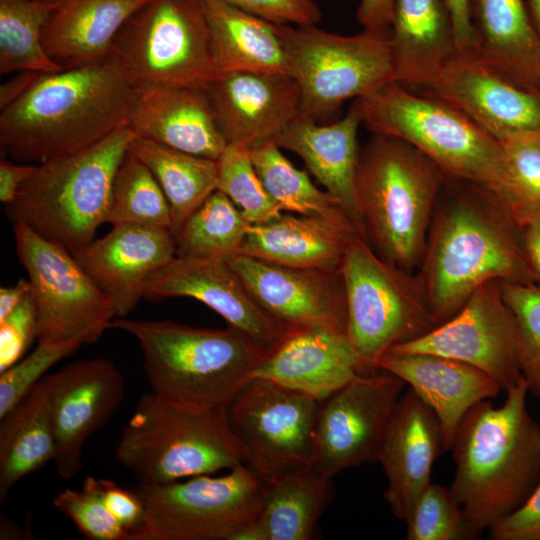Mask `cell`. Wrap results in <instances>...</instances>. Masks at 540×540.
Returning <instances> with one entry per match:
<instances>
[{
	"label": "cell",
	"mask_w": 540,
	"mask_h": 540,
	"mask_svg": "<svg viewBox=\"0 0 540 540\" xmlns=\"http://www.w3.org/2000/svg\"><path fill=\"white\" fill-rule=\"evenodd\" d=\"M416 275L436 326L489 281L537 284L506 206L491 192L449 176Z\"/></svg>",
	"instance_id": "cell-1"
},
{
	"label": "cell",
	"mask_w": 540,
	"mask_h": 540,
	"mask_svg": "<svg viewBox=\"0 0 540 540\" xmlns=\"http://www.w3.org/2000/svg\"><path fill=\"white\" fill-rule=\"evenodd\" d=\"M134 96V85L111 56L42 73L0 110L2 156L38 165L88 148L128 125Z\"/></svg>",
	"instance_id": "cell-2"
},
{
	"label": "cell",
	"mask_w": 540,
	"mask_h": 540,
	"mask_svg": "<svg viewBox=\"0 0 540 540\" xmlns=\"http://www.w3.org/2000/svg\"><path fill=\"white\" fill-rule=\"evenodd\" d=\"M528 393L522 376L501 406L480 401L456 431L450 489L481 531L518 510L540 481V424L527 409Z\"/></svg>",
	"instance_id": "cell-3"
},
{
	"label": "cell",
	"mask_w": 540,
	"mask_h": 540,
	"mask_svg": "<svg viewBox=\"0 0 540 540\" xmlns=\"http://www.w3.org/2000/svg\"><path fill=\"white\" fill-rule=\"evenodd\" d=\"M447 177L400 138L372 133L360 148L358 209L364 238L383 260L409 273L418 270Z\"/></svg>",
	"instance_id": "cell-4"
},
{
	"label": "cell",
	"mask_w": 540,
	"mask_h": 540,
	"mask_svg": "<svg viewBox=\"0 0 540 540\" xmlns=\"http://www.w3.org/2000/svg\"><path fill=\"white\" fill-rule=\"evenodd\" d=\"M109 328L138 342L152 392L187 408H226L266 350L240 331L198 328L171 320L114 318Z\"/></svg>",
	"instance_id": "cell-5"
},
{
	"label": "cell",
	"mask_w": 540,
	"mask_h": 540,
	"mask_svg": "<svg viewBox=\"0 0 540 540\" xmlns=\"http://www.w3.org/2000/svg\"><path fill=\"white\" fill-rule=\"evenodd\" d=\"M353 103L372 133L408 142L447 176L491 192L507 207L509 183L503 147L460 109L395 81Z\"/></svg>",
	"instance_id": "cell-6"
},
{
	"label": "cell",
	"mask_w": 540,
	"mask_h": 540,
	"mask_svg": "<svg viewBox=\"0 0 540 540\" xmlns=\"http://www.w3.org/2000/svg\"><path fill=\"white\" fill-rule=\"evenodd\" d=\"M135 137L127 125L88 148L36 165L5 206L8 219L78 254L106 223L116 171Z\"/></svg>",
	"instance_id": "cell-7"
},
{
	"label": "cell",
	"mask_w": 540,
	"mask_h": 540,
	"mask_svg": "<svg viewBox=\"0 0 540 540\" xmlns=\"http://www.w3.org/2000/svg\"><path fill=\"white\" fill-rule=\"evenodd\" d=\"M117 461L139 485L211 475L244 464L226 408L196 410L152 391L138 400L116 447Z\"/></svg>",
	"instance_id": "cell-8"
},
{
	"label": "cell",
	"mask_w": 540,
	"mask_h": 540,
	"mask_svg": "<svg viewBox=\"0 0 540 540\" xmlns=\"http://www.w3.org/2000/svg\"><path fill=\"white\" fill-rule=\"evenodd\" d=\"M277 26L300 90L301 117L323 121L346 100L395 81L390 29L342 36L316 25Z\"/></svg>",
	"instance_id": "cell-9"
},
{
	"label": "cell",
	"mask_w": 540,
	"mask_h": 540,
	"mask_svg": "<svg viewBox=\"0 0 540 540\" xmlns=\"http://www.w3.org/2000/svg\"><path fill=\"white\" fill-rule=\"evenodd\" d=\"M347 333L365 373L391 348L436 326L417 275L383 260L360 235L340 268Z\"/></svg>",
	"instance_id": "cell-10"
},
{
	"label": "cell",
	"mask_w": 540,
	"mask_h": 540,
	"mask_svg": "<svg viewBox=\"0 0 540 540\" xmlns=\"http://www.w3.org/2000/svg\"><path fill=\"white\" fill-rule=\"evenodd\" d=\"M110 56L135 88L207 87L219 76L201 0H149L121 27Z\"/></svg>",
	"instance_id": "cell-11"
},
{
	"label": "cell",
	"mask_w": 540,
	"mask_h": 540,
	"mask_svg": "<svg viewBox=\"0 0 540 540\" xmlns=\"http://www.w3.org/2000/svg\"><path fill=\"white\" fill-rule=\"evenodd\" d=\"M136 492L145 521L135 540H232L258 518L262 480L242 464L222 476L139 485Z\"/></svg>",
	"instance_id": "cell-12"
},
{
	"label": "cell",
	"mask_w": 540,
	"mask_h": 540,
	"mask_svg": "<svg viewBox=\"0 0 540 540\" xmlns=\"http://www.w3.org/2000/svg\"><path fill=\"white\" fill-rule=\"evenodd\" d=\"M16 254L26 270L38 316V339L96 342L116 318L114 304L75 256L23 223L13 225Z\"/></svg>",
	"instance_id": "cell-13"
},
{
	"label": "cell",
	"mask_w": 540,
	"mask_h": 540,
	"mask_svg": "<svg viewBox=\"0 0 540 540\" xmlns=\"http://www.w3.org/2000/svg\"><path fill=\"white\" fill-rule=\"evenodd\" d=\"M319 407L309 395L252 377L226 407L244 464L262 480L310 464Z\"/></svg>",
	"instance_id": "cell-14"
},
{
	"label": "cell",
	"mask_w": 540,
	"mask_h": 540,
	"mask_svg": "<svg viewBox=\"0 0 540 540\" xmlns=\"http://www.w3.org/2000/svg\"><path fill=\"white\" fill-rule=\"evenodd\" d=\"M406 383L377 369L361 373L320 401L311 464L334 477L374 462Z\"/></svg>",
	"instance_id": "cell-15"
},
{
	"label": "cell",
	"mask_w": 540,
	"mask_h": 540,
	"mask_svg": "<svg viewBox=\"0 0 540 540\" xmlns=\"http://www.w3.org/2000/svg\"><path fill=\"white\" fill-rule=\"evenodd\" d=\"M388 352L465 362L491 376L505 393L522 377L515 319L497 280L476 289L450 319Z\"/></svg>",
	"instance_id": "cell-16"
},
{
	"label": "cell",
	"mask_w": 540,
	"mask_h": 540,
	"mask_svg": "<svg viewBox=\"0 0 540 540\" xmlns=\"http://www.w3.org/2000/svg\"><path fill=\"white\" fill-rule=\"evenodd\" d=\"M51 380V405L56 440L53 459L58 475L69 480L81 469L84 444L120 406L124 377L108 359L72 362Z\"/></svg>",
	"instance_id": "cell-17"
},
{
	"label": "cell",
	"mask_w": 540,
	"mask_h": 540,
	"mask_svg": "<svg viewBox=\"0 0 540 540\" xmlns=\"http://www.w3.org/2000/svg\"><path fill=\"white\" fill-rule=\"evenodd\" d=\"M259 305L287 327H331L347 331L340 270L299 268L237 254L228 261Z\"/></svg>",
	"instance_id": "cell-18"
},
{
	"label": "cell",
	"mask_w": 540,
	"mask_h": 540,
	"mask_svg": "<svg viewBox=\"0 0 540 540\" xmlns=\"http://www.w3.org/2000/svg\"><path fill=\"white\" fill-rule=\"evenodd\" d=\"M196 299L266 351L290 329L272 318L256 301L228 262L174 256L146 281L144 298Z\"/></svg>",
	"instance_id": "cell-19"
},
{
	"label": "cell",
	"mask_w": 540,
	"mask_h": 540,
	"mask_svg": "<svg viewBox=\"0 0 540 540\" xmlns=\"http://www.w3.org/2000/svg\"><path fill=\"white\" fill-rule=\"evenodd\" d=\"M206 88L227 143L249 150L275 143L299 116L300 90L291 75L230 72Z\"/></svg>",
	"instance_id": "cell-20"
},
{
	"label": "cell",
	"mask_w": 540,
	"mask_h": 540,
	"mask_svg": "<svg viewBox=\"0 0 540 540\" xmlns=\"http://www.w3.org/2000/svg\"><path fill=\"white\" fill-rule=\"evenodd\" d=\"M423 93L454 105L498 141L540 132V92L513 84L471 55L457 53Z\"/></svg>",
	"instance_id": "cell-21"
},
{
	"label": "cell",
	"mask_w": 540,
	"mask_h": 540,
	"mask_svg": "<svg viewBox=\"0 0 540 540\" xmlns=\"http://www.w3.org/2000/svg\"><path fill=\"white\" fill-rule=\"evenodd\" d=\"M444 450L438 418L408 387L393 410L377 459L387 478L384 499L398 520L406 523L409 519Z\"/></svg>",
	"instance_id": "cell-22"
},
{
	"label": "cell",
	"mask_w": 540,
	"mask_h": 540,
	"mask_svg": "<svg viewBox=\"0 0 540 540\" xmlns=\"http://www.w3.org/2000/svg\"><path fill=\"white\" fill-rule=\"evenodd\" d=\"M361 373L346 330L313 326L290 329L265 352L253 377L322 401Z\"/></svg>",
	"instance_id": "cell-23"
},
{
	"label": "cell",
	"mask_w": 540,
	"mask_h": 540,
	"mask_svg": "<svg viewBox=\"0 0 540 540\" xmlns=\"http://www.w3.org/2000/svg\"><path fill=\"white\" fill-rule=\"evenodd\" d=\"M169 230L135 225L112 226L74 255L93 282L112 300L116 318H125L144 298L147 279L175 256Z\"/></svg>",
	"instance_id": "cell-24"
},
{
	"label": "cell",
	"mask_w": 540,
	"mask_h": 540,
	"mask_svg": "<svg viewBox=\"0 0 540 540\" xmlns=\"http://www.w3.org/2000/svg\"><path fill=\"white\" fill-rule=\"evenodd\" d=\"M128 127L137 137L213 160L227 145L203 86L135 88Z\"/></svg>",
	"instance_id": "cell-25"
},
{
	"label": "cell",
	"mask_w": 540,
	"mask_h": 540,
	"mask_svg": "<svg viewBox=\"0 0 540 540\" xmlns=\"http://www.w3.org/2000/svg\"><path fill=\"white\" fill-rule=\"evenodd\" d=\"M376 367L402 379L431 408L440 422L445 450H451L456 431L468 411L502 391L484 371L440 355L387 352Z\"/></svg>",
	"instance_id": "cell-26"
},
{
	"label": "cell",
	"mask_w": 540,
	"mask_h": 540,
	"mask_svg": "<svg viewBox=\"0 0 540 540\" xmlns=\"http://www.w3.org/2000/svg\"><path fill=\"white\" fill-rule=\"evenodd\" d=\"M361 123L359 112L352 102L342 119L328 125L298 116L275 144L294 152L304 161L309 172L339 203L364 238L356 197L360 152L357 133Z\"/></svg>",
	"instance_id": "cell-27"
},
{
	"label": "cell",
	"mask_w": 540,
	"mask_h": 540,
	"mask_svg": "<svg viewBox=\"0 0 540 540\" xmlns=\"http://www.w3.org/2000/svg\"><path fill=\"white\" fill-rule=\"evenodd\" d=\"M358 235L345 217L282 213L271 221L252 224L239 254L291 267L340 270Z\"/></svg>",
	"instance_id": "cell-28"
},
{
	"label": "cell",
	"mask_w": 540,
	"mask_h": 540,
	"mask_svg": "<svg viewBox=\"0 0 540 540\" xmlns=\"http://www.w3.org/2000/svg\"><path fill=\"white\" fill-rule=\"evenodd\" d=\"M473 57L513 84L540 92V35L522 0H468Z\"/></svg>",
	"instance_id": "cell-29"
},
{
	"label": "cell",
	"mask_w": 540,
	"mask_h": 540,
	"mask_svg": "<svg viewBox=\"0 0 540 540\" xmlns=\"http://www.w3.org/2000/svg\"><path fill=\"white\" fill-rule=\"evenodd\" d=\"M390 36L395 82L409 90H426L458 53L444 0H397Z\"/></svg>",
	"instance_id": "cell-30"
},
{
	"label": "cell",
	"mask_w": 540,
	"mask_h": 540,
	"mask_svg": "<svg viewBox=\"0 0 540 540\" xmlns=\"http://www.w3.org/2000/svg\"><path fill=\"white\" fill-rule=\"evenodd\" d=\"M149 0H58L42 33L45 51L63 70L110 56L126 20Z\"/></svg>",
	"instance_id": "cell-31"
},
{
	"label": "cell",
	"mask_w": 540,
	"mask_h": 540,
	"mask_svg": "<svg viewBox=\"0 0 540 540\" xmlns=\"http://www.w3.org/2000/svg\"><path fill=\"white\" fill-rule=\"evenodd\" d=\"M219 75L230 72L291 75L276 23L218 0H201Z\"/></svg>",
	"instance_id": "cell-32"
},
{
	"label": "cell",
	"mask_w": 540,
	"mask_h": 540,
	"mask_svg": "<svg viewBox=\"0 0 540 540\" xmlns=\"http://www.w3.org/2000/svg\"><path fill=\"white\" fill-rule=\"evenodd\" d=\"M0 420V504L3 505L16 483L55 457L49 375Z\"/></svg>",
	"instance_id": "cell-33"
},
{
	"label": "cell",
	"mask_w": 540,
	"mask_h": 540,
	"mask_svg": "<svg viewBox=\"0 0 540 540\" xmlns=\"http://www.w3.org/2000/svg\"><path fill=\"white\" fill-rule=\"evenodd\" d=\"M332 479L313 464L262 480L257 518L265 540H310L332 496Z\"/></svg>",
	"instance_id": "cell-34"
},
{
	"label": "cell",
	"mask_w": 540,
	"mask_h": 540,
	"mask_svg": "<svg viewBox=\"0 0 540 540\" xmlns=\"http://www.w3.org/2000/svg\"><path fill=\"white\" fill-rule=\"evenodd\" d=\"M129 151L149 168L163 190L171 212L170 233L174 237L188 217L218 189L217 160L137 136Z\"/></svg>",
	"instance_id": "cell-35"
},
{
	"label": "cell",
	"mask_w": 540,
	"mask_h": 540,
	"mask_svg": "<svg viewBox=\"0 0 540 540\" xmlns=\"http://www.w3.org/2000/svg\"><path fill=\"white\" fill-rule=\"evenodd\" d=\"M250 224L222 191H214L185 221L175 256L228 262L239 254Z\"/></svg>",
	"instance_id": "cell-36"
},
{
	"label": "cell",
	"mask_w": 540,
	"mask_h": 540,
	"mask_svg": "<svg viewBox=\"0 0 540 540\" xmlns=\"http://www.w3.org/2000/svg\"><path fill=\"white\" fill-rule=\"evenodd\" d=\"M58 0H0V74L63 70L45 51L43 28Z\"/></svg>",
	"instance_id": "cell-37"
},
{
	"label": "cell",
	"mask_w": 540,
	"mask_h": 540,
	"mask_svg": "<svg viewBox=\"0 0 540 540\" xmlns=\"http://www.w3.org/2000/svg\"><path fill=\"white\" fill-rule=\"evenodd\" d=\"M280 149L271 142L250 150L253 166L275 205L298 215L348 218L339 203L317 188L307 172L296 168Z\"/></svg>",
	"instance_id": "cell-38"
},
{
	"label": "cell",
	"mask_w": 540,
	"mask_h": 540,
	"mask_svg": "<svg viewBox=\"0 0 540 540\" xmlns=\"http://www.w3.org/2000/svg\"><path fill=\"white\" fill-rule=\"evenodd\" d=\"M106 223L170 231L171 212L165 194L149 168L129 149L113 180Z\"/></svg>",
	"instance_id": "cell-39"
},
{
	"label": "cell",
	"mask_w": 540,
	"mask_h": 540,
	"mask_svg": "<svg viewBox=\"0 0 540 540\" xmlns=\"http://www.w3.org/2000/svg\"><path fill=\"white\" fill-rule=\"evenodd\" d=\"M218 189L238 207L250 224L271 221L282 214L267 194L251 160L250 150L227 143L217 159Z\"/></svg>",
	"instance_id": "cell-40"
},
{
	"label": "cell",
	"mask_w": 540,
	"mask_h": 540,
	"mask_svg": "<svg viewBox=\"0 0 540 540\" xmlns=\"http://www.w3.org/2000/svg\"><path fill=\"white\" fill-rule=\"evenodd\" d=\"M405 524L407 540H473L482 532L465 516L450 487L434 483L420 494Z\"/></svg>",
	"instance_id": "cell-41"
},
{
	"label": "cell",
	"mask_w": 540,
	"mask_h": 540,
	"mask_svg": "<svg viewBox=\"0 0 540 540\" xmlns=\"http://www.w3.org/2000/svg\"><path fill=\"white\" fill-rule=\"evenodd\" d=\"M499 142L508 174L507 209L517 222L540 208V132L514 134Z\"/></svg>",
	"instance_id": "cell-42"
},
{
	"label": "cell",
	"mask_w": 540,
	"mask_h": 540,
	"mask_svg": "<svg viewBox=\"0 0 540 540\" xmlns=\"http://www.w3.org/2000/svg\"><path fill=\"white\" fill-rule=\"evenodd\" d=\"M517 327L519 363L529 393L540 398V286L501 282Z\"/></svg>",
	"instance_id": "cell-43"
},
{
	"label": "cell",
	"mask_w": 540,
	"mask_h": 540,
	"mask_svg": "<svg viewBox=\"0 0 540 540\" xmlns=\"http://www.w3.org/2000/svg\"><path fill=\"white\" fill-rule=\"evenodd\" d=\"M53 505L88 539L129 540V533L104 505L93 476L84 479L80 490L60 492Z\"/></svg>",
	"instance_id": "cell-44"
},
{
	"label": "cell",
	"mask_w": 540,
	"mask_h": 540,
	"mask_svg": "<svg viewBox=\"0 0 540 540\" xmlns=\"http://www.w3.org/2000/svg\"><path fill=\"white\" fill-rule=\"evenodd\" d=\"M80 346L77 342L38 339L33 352L0 372V418L17 405L52 366Z\"/></svg>",
	"instance_id": "cell-45"
},
{
	"label": "cell",
	"mask_w": 540,
	"mask_h": 540,
	"mask_svg": "<svg viewBox=\"0 0 540 540\" xmlns=\"http://www.w3.org/2000/svg\"><path fill=\"white\" fill-rule=\"evenodd\" d=\"M38 338V316L32 292L0 321V372L21 360Z\"/></svg>",
	"instance_id": "cell-46"
},
{
	"label": "cell",
	"mask_w": 540,
	"mask_h": 540,
	"mask_svg": "<svg viewBox=\"0 0 540 540\" xmlns=\"http://www.w3.org/2000/svg\"><path fill=\"white\" fill-rule=\"evenodd\" d=\"M276 24L316 25L321 10L315 0H218Z\"/></svg>",
	"instance_id": "cell-47"
},
{
	"label": "cell",
	"mask_w": 540,
	"mask_h": 540,
	"mask_svg": "<svg viewBox=\"0 0 540 540\" xmlns=\"http://www.w3.org/2000/svg\"><path fill=\"white\" fill-rule=\"evenodd\" d=\"M99 495L113 517L135 540L145 521V508L136 492L123 488L109 479H96Z\"/></svg>",
	"instance_id": "cell-48"
},
{
	"label": "cell",
	"mask_w": 540,
	"mask_h": 540,
	"mask_svg": "<svg viewBox=\"0 0 540 540\" xmlns=\"http://www.w3.org/2000/svg\"><path fill=\"white\" fill-rule=\"evenodd\" d=\"M492 540H540V481L514 513L488 529Z\"/></svg>",
	"instance_id": "cell-49"
},
{
	"label": "cell",
	"mask_w": 540,
	"mask_h": 540,
	"mask_svg": "<svg viewBox=\"0 0 540 540\" xmlns=\"http://www.w3.org/2000/svg\"><path fill=\"white\" fill-rule=\"evenodd\" d=\"M517 224L528 263L540 286V208L526 213Z\"/></svg>",
	"instance_id": "cell-50"
},
{
	"label": "cell",
	"mask_w": 540,
	"mask_h": 540,
	"mask_svg": "<svg viewBox=\"0 0 540 540\" xmlns=\"http://www.w3.org/2000/svg\"><path fill=\"white\" fill-rule=\"evenodd\" d=\"M454 26L458 53L474 55L475 34L471 23L468 0H444Z\"/></svg>",
	"instance_id": "cell-51"
},
{
	"label": "cell",
	"mask_w": 540,
	"mask_h": 540,
	"mask_svg": "<svg viewBox=\"0 0 540 540\" xmlns=\"http://www.w3.org/2000/svg\"><path fill=\"white\" fill-rule=\"evenodd\" d=\"M35 164L14 163L2 156L0 161V201L6 206L12 203L21 186L35 170Z\"/></svg>",
	"instance_id": "cell-52"
},
{
	"label": "cell",
	"mask_w": 540,
	"mask_h": 540,
	"mask_svg": "<svg viewBox=\"0 0 540 540\" xmlns=\"http://www.w3.org/2000/svg\"><path fill=\"white\" fill-rule=\"evenodd\" d=\"M397 0H361L357 20L369 30H389Z\"/></svg>",
	"instance_id": "cell-53"
},
{
	"label": "cell",
	"mask_w": 540,
	"mask_h": 540,
	"mask_svg": "<svg viewBox=\"0 0 540 540\" xmlns=\"http://www.w3.org/2000/svg\"><path fill=\"white\" fill-rule=\"evenodd\" d=\"M42 73L23 71L15 73L0 86V110H3L21 97L39 78Z\"/></svg>",
	"instance_id": "cell-54"
},
{
	"label": "cell",
	"mask_w": 540,
	"mask_h": 540,
	"mask_svg": "<svg viewBox=\"0 0 540 540\" xmlns=\"http://www.w3.org/2000/svg\"><path fill=\"white\" fill-rule=\"evenodd\" d=\"M28 279H19L14 285L0 288V321L12 313L31 293Z\"/></svg>",
	"instance_id": "cell-55"
},
{
	"label": "cell",
	"mask_w": 540,
	"mask_h": 540,
	"mask_svg": "<svg viewBox=\"0 0 540 540\" xmlns=\"http://www.w3.org/2000/svg\"><path fill=\"white\" fill-rule=\"evenodd\" d=\"M530 17L540 35V0H528Z\"/></svg>",
	"instance_id": "cell-56"
}]
</instances>
